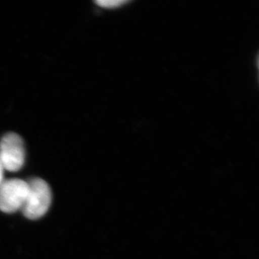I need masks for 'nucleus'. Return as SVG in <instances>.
Masks as SVG:
<instances>
[{
    "instance_id": "obj_1",
    "label": "nucleus",
    "mask_w": 259,
    "mask_h": 259,
    "mask_svg": "<svg viewBox=\"0 0 259 259\" xmlns=\"http://www.w3.org/2000/svg\"><path fill=\"white\" fill-rule=\"evenodd\" d=\"M28 185L29 193L21 210L25 218L36 220L49 210L52 203V191L49 185L41 179H32Z\"/></svg>"
},
{
    "instance_id": "obj_2",
    "label": "nucleus",
    "mask_w": 259,
    "mask_h": 259,
    "mask_svg": "<svg viewBox=\"0 0 259 259\" xmlns=\"http://www.w3.org/2000/svg\"><path fill=\"white\" fill-rule=\"evenodd\" d=\"M25 144L20 135L9 133L0 140V162L8 171L20 170L25 164Z\"/></svg>"
},
{
    "instance_id": "obj_3",
    "label": "nucleus",
    "mask_w": 259,
    "mask_h": 259,
    "mask_svg": "<svg viewBox=\"0 0 259 259\" xmlns=\"http://www.w3.org/2000/svg\"><path fill=\"white\" fill-rule=\"evenodd\" d=\"M29 193V185L20 179L4 180L0 184V210L13 213L22 208Z\"/></svg>"
},
{
    "instance_id": "obj_4",
    "label": "nucleus",
    "mask_w": 259,
    "mask_h": 259,
    "mask_svg": "<svg viewBox=\"0 0 259 259\" xmlns=\"http://www.w3.org/2000/svg\"><path fill=\"white\" fill-rule=\"evenodd\" d=\"M98 5H101L102 7L113 8L117 7L119 5L124 4V1H97Z\"/></svg>"
},
{
    "instance_id": "obj_5",
    "label": "nucleus",
    "mask_w": 259,
    "mask_h": 259,
    "mask_svg": "<svg viewBox=\"0 0 259 259\" xmlns=\"http://www.w3.org/2000/svg\"><path fill=\"white\" fill-rule=\"evenodd\" d=\"M4 171H5V169L0 162V184L4 181Z\"/></svg>"
}]
</instances>
